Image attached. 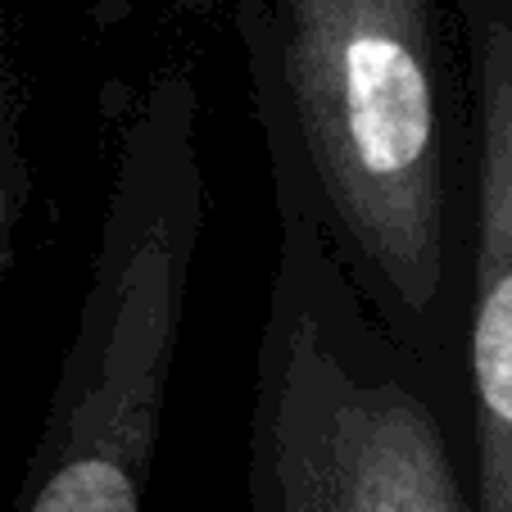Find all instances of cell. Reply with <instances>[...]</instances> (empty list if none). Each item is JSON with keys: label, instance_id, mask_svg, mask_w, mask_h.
Returning a JSON list of instances; mask_svg holds the SVG:
<instances>
[{"label": "cell", "instance_id": "3957f363", "mask_svg": "<svg viewBox=\"0 0 512 512\" xmlns=\"http://www.w3.org/2000/svg\"><path fill=\"white\" fill-rule=\"evenodd\" d=\"M272 209L245 512H476L472 417L368 313L286 182Z\"/></svg>", "mask_w": 512, "mask_h": 512}, {"label": "cell", "instance_id": "8992f818", "mask_svg": "<svg viewBox=\"0 0 512 512\" xmlns=\"http://www.w3.org/2000/svg\"><path fill=\"white\" fill-rule=\"evenodd\" d=\"M10 14L14 0H0V109H19L14 105V73H10Z\"/></svg>", "mask_w": 512, "mask_h": 512}, {"label": "cell", "instance_id": "5b68a950", "mask_svg": "<svg viewBox=\"0 0 512 512\" xmlns=\"http://www.w3.org/2000/svg\"><path fill=\"white\" fill-rule=\"evenodd\" d=\"M28 159L19 141V109H0V300L14 272V236L28 204Z\"/></svg>", "mask_w": 512, "mask_h": 512}, {"label": "cell", "instance_id": "6da1fadb", "mask_svg": "<svg viewBox=\"0 0 512 512\" xmlns=\"http://www.w3.org/2000/svg\"><path fill=\"white\" fill-rule=\"evenodd\" d=\"M227 10L268 177L368 313L467 408L472 114L449 0H200Z\"/></svg>", "mask_w": 512, "mask_h": 512}, {"label": "cell", "instance_id": "7a4b0ae2", "mask_svg": "<svg viewBox=\"0 0 512 512\" xmlns=\"http://www.w3.org/2000/svg\"><path fill=\"white\" fill-rule=\"evenodd\" d=\"M195 132L191 68L123 96L87 295L5 512H145L209 204Z\"/></svg>", "mask_w": 512, "mask_h": 512}, {"label": "cell", "instance_id": "277c9868", "mask_svg": "<svg viewBox=\"0 0 512 512\" xmlns=\"http://www.w3.org/2000/svg\"><path fill=\"white\" fill-rule=\"evenodd\" d=\"M472 114L463 377L476 512H512V0H449Z\"/></svg>", "mask_w": 512, "mask_h": 512}]
</instances>
